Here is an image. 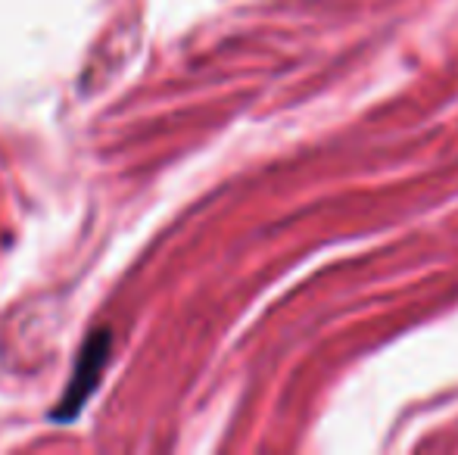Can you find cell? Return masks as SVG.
I'll list each match as a JSON object with an SVG mask.
<instances>
[{
	"label": "cell",
	"instance_id": "obj_1",
	"mask_svg": "<svg viewBox=\"0 0 458 455\" xmlns=\"http://www.w3.org/2000/svg\"><path fill=\"white\" fill-rule=\"evenodd\" d=\"M106 343H109L106 334H97L91 337V343L85 346V352H81V358H79V371H75V381L69 383V393H66V400L60 402L56 418H72L81 402H85V396L97 387V377H100V368H103V362H106Z\"/></svg>",
	"mask_w": 458,
	"mask_h": 455
}]
</instances>
